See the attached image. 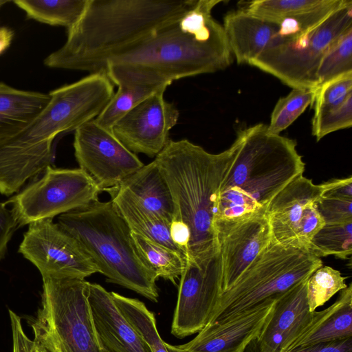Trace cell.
<instances>
[{"instance_id": "ba28073f", "label": "cell", "mask_w": 352, "mask_h": 352, "mask_svg": "<svg viewBox=\"0 0 352 352\" xmlns=\"http://www.w3.org/2000/svg\"><path fill=\"white\" fill-rule=\"evenodd\" d=\"M88 281L43 279L41 306L30 322L34 340L47 352H106L87 298Z\"/></svg>"}, {"instance_id": "f6af8a7d", "label": "cell", "mask_w": 352, "mask_h": 352, "mask_svg": "<svg viewBox=\"0 0 352 352\" xmlns=\"http://www.w3.org/2000/svg\"><path fill=\"white\" fill-rule=\"evenodd\" d=\"M10 2V1L8 0H0V8L3 6L4 4Z\"/></svg>"}, {"instance_id": "44dd1931", "label": "cell", "mask_w": 352, "mask_h": 352, "mask_svg": "<svg viewBox=\"0 0 352 352\" xmlns=\"http://www.w3.org/2000/svg\"><path fill=\"white\" fill-rule=\"evenodd\" d=\"M230 51L239 64L250 63L269 45L279 25L241 8L226 14L222 25Z\"/></svg>"}, {"instance_id": "9a60e30c", "label": "cell", "mask_w": 352, "mask_h": 352, "mask_svg": "<svg viewBox=\"0 0 352 352\" xmlns=\"http://www.w3.org/2000/svg\"><path fill=\"white\" fill-rule=\"evenodd\" d=\"M160 90L132 109L113 126L112 132L130 151L156 157L170 141V131L179 112Z\"/></svg>"}, {"instance_id": "7bdbcfd3", "label": "cell", "mask_w": 352, "mask_h": 352, "mask_svg": "<svg viewBox=\"0 0 352 352\" xmlns=\"http://www.w3.org/2000/svg\"><path fill=\"white\" fill-rule=\"evenodd\" d=\"M28 352H47V350L43 347L41 344L35 342L34 340H31L30 342Z\"/></svg>"}, {"instance_id": "ab89813d", "label": "cell", "mask_w": 352, "mask_h": 352, "mask_svg": "<svg viewBox=\"0 0 352 352\" xmlns=\"http://www.w3.org/2000/svg\"><path fill=\"white\" fill-rule=\"evenodd\" d=\"M12 337V352H28L31 339L25 333L21 317L8 309Z\"/></svg>"}, {"instance_id": "4dcf8cb0", "label": "cell", "mask_w": 352, "mask_h": 352, "mask_svg": "<svg viewBox=\"0 0 352 352\" xmlns=\"http://www.w3.org/2000/svg\"><path fill=\"white\" fill-rule=\"evenodd\" d=\"M352 72V28L324 54L318 67L317 88L336 77Z\"/></svg>"}, {"instance_id": "5b68a950", "label": "cell", "mask_w": 352, "mask_h": 352, "mask_svg": "<svg viewBox=\"0 0 352 352\" xmlns=\"http://www.w3.org/2000/svg\"><path fill=\"white\" fill-rule=\"evenodd\" d=\"M114 93V85L104 72L52 90L47 106L25 129L0 140V166L22 177L43 172L51 164L56 136L94 120Z\"/></svg>"}, {"instance_id": "9c48e42d", "label": "cell", "mask_w": 352, "mask_h": 352, "mask_svg": "<svg viewBox=\"0 0 352 352\" xmlns=\"http://www.w3.org/2000/svg\"><path fill=\"white\" fill-rule=\"evenodd\" d=\"M352 28V1L316 28L299 35L274 37L249 65L268 73L292 89H317L316 74L327 51Z\"/></svg>"}, {"instance_id": "484cf974", "label": "cell", "mask_w": 352, "mask_h": 352, "mask_svg": "<svg viewBox=\"0 0 352 352\" xmlns=\"http://www.w3.org/2000/svg\"><path fill=\"white\" fill-rule=\"evenodd\" d=\"M88 0H14L13 3L23 10L27 16L50 25H75L84 12Z\"/></svg>"}, {"instance_id": "4fadbf2b", "label": "cell", "mask_w": 352, "mask_h": 352, "mask_svg": "<svg viewBox=\"0 0 352 352\" xmlns=\"http://www.w3.org/2000/svg\"><path fill=\"white\" fill-rule=\"evenodd\" d=\"M74 155L79 168L101 191L119 186L144 164L116 137L94 120L74 131Z\"/></svg>"}, {"instance_id": "83f0119b", "label": "cell", "mask_w": 352, "mask_h": 352, "mask_svg": "<svg viewBox=\"0 0 352 352\" xmlns=\"http://www.w3.org/2000/svg\"><path fill=\"white\" fill-rule=\"evenodd\" d=\"M111 294L120 312L142 337L152 352H168L158 333L154 314L138 299L113 292Z\"/></svg>"}, {"instance_id": "f546056e", "label": "cell", "mask_w": 352, "mask_h": 352, "mask_svg": "<svg viewBox=\"0 0 352 352\" xmlns=\"http://www.w3.org/2000/svg\"><path fill=\"white\" fill-rule=\"evenodd\" d=\"M315 94L316 89H292L288 95L280 98L271 114L270 123L267 125L268 132L280 135L309 105H312Z\"/></svg>"}, {"instance_id": "8fae6325", "label": "cell", "mask_w": 352, "mask_h": 352, "mask_svg": "<svg viewBox=\"0 0 352 352\" xmlns=\"http://www.w3.org/2000/svg\"><path fill=\"white\" fill-rule=\"evenodd\" d=\"M19 252L38 270L43 279H85L98 272L78 240L53 219L30 223Z\"/></svg>"}, {"instance_id": "e575fe53", "label": "cell", "mask_w": 352, "mask_h": 352, "mask_svg": "<svg viewBox=\"0 0 352 352\" xmlns=\"http://www.w3.org/2000/svg\"><path fill=\"white\" fill-rule=\"evenodd\" d=\"M352 125V94L340 106L316 113L312 119V135L317 141L332 132Z\"/></svg>"}, {"instance_id": "cb8c5ba5", "label": "cell", "mask_w": 352, "mask_h": 352, "mask_svg": "<svg viewBox=\"0 0 352 352\" xmlns=\"http://www.w3.org/2000/svg\"><path fill=\"white\" fill-rule=\"evenodd\" d=\"M50 98L49 93L18 89L0 82V140L25 129Z\"/></svg>"}, {"instance_id": "ee69618b", "label": "cell", "mask_w": 352, "mask_h": 352, "mask_svg": "<svg viewBox=\"0 0 352 352\" xmlns=\"http://www.w3.org/2000/svg\"><path fill=\"white\" fill-rule=\"evenodd\" d=\"M164 344H165L168 352H182L177 347V346L169 344L165 342H164Z\"/></svg>"}, {"instance_id": "74e56055", "label": "cell", "mask_w": 352, "mask_h": 352, "mask_svg": "<svg viewBox=\"0 0 352 352\" xmlns=\"http://www.w3.org/2000/svg\"><path fill=\"white\" fill-rule=\"evenodd\" d=\"M325 225L317 209L316 203L310 204L305 210L297 227L295 248L309 250L314 235Z\"/></svg>"}, {"instance_id": "836d02e7", "label": "cell", "mask_w": 352, "mask_h": 352, "mask_svg": "<svg viewBox=\"0 0 352 352\" xmlns=\"http://www.w3.org/2000/svg\"><path fill=\"white\" fill-rule=\"evenodd\" d=\"M323 0H256L241 8L263 20L279 23L285 18L314 8Z\"/></svg>"}, {"instance_id": "8992f818", "label": "cell", "mask_w": 352, "mask_h": 352, "mask_svg": "<svg viewBox=\"0 0 352 352\" xmlns=\"http://www.w3.org/2000/svg\"><path fill=\"white\" fill-rule=\"evenodd\" d=\"M57 223L78 240L108 282L157 302V278L142 260L131 230L111 200L98 199L60 214Z\"/></svg>"}, {"instance_id": "277c9868", "label": "cell", "mask_w": 352, "mask_h": 352, "mask_svg": "<svg viewBox=\"0 0 352 352\" xmlns=\"http://www.w3.org/2000/svg\"><path fill=\"white\" fill-rule=\"evenodd\" d=\"M241 132V144L218 190L214 220L265 213L274 197L305 171L294 140L269 133L264 124Z\"/></svg>"}, {"instance_id": "d4e9b609", "label": "cell", "mask_w": 352, "mask_h": 352, "mask_svg": "<svg viewBox=\"0 0 352 352\" xmlns=\"http://www.w3.org/2000/svg\"><path fill=\"white\" fill-rule=\"evenodd\" d=\"M106 191L111 195V200L133 232L176 251L185 257L171 238V223L144 208L132 195L118 186Z\"/></svg>"}, {"instance_id": "7c38bea8", "label": "cell", "mask_w": 352, "mask_h": 352, "mask_svg": "<svg viewBox=\"0 0 352 352\" xmlns=\"http://www.w3.org/2000/svg\"><path fill=\"white\" fill-rule=\"evenodd\" d=\"M179 279L171 333L182 339L199 333L210 322L222 293L219 252L200 261L186 259Z\"/></svg>"}, {"instance_id": "7402d4cb", "label": "cell", "mask_w": 352, "mask_h": 352, "mask_svg": "<svg viewBox=\"0 0 352 352\" xmlns=\"http://www.w3.org/2000/svg\"><path fill=\"white\" fill-rule=\"evenodd\" d=\"M340 292L328 308L314 311L309 323L282 352L352 337L351 283Z\"/></svg>"}, {"instance_id": "d590c367", "label": "cell", "mask_w": 352, "mask_h": 352, "mask_svg": "<svg viewBox=\"0 0 352 352\" xmlns=\"http://www.w3.org/2000/svg\"><path fill=\"white\" fill-rule=\"evenodd\" d=\"M352 94V72L329 81L316 89L312 107L314 113L336 108Z\"/></svg>"}, {"instance_id": "60d3db41", "label": "cell", "mask_w": 352, "mask_h": 352, "mask_svg": "<svg viewBox=\"0 0 352 352\" xmlns=\"http://www.w3.org/2000/svg\"><path fill=\"white\" fill-rule=\"evenodd\" d=\"M288 352H352V337L296 348Z\"/></svg>"}, {"instance_id": "3957f363", "label": "cell", "mask_w": 352, "mask_h": 352, "mask_svg": "<svg viewBox=\"0 0 352 352\" xmlns=\"http://www.w3.org/2000/svg\"><path fill=\"white\" fill-rule=\"evenodd\" d=\"M242 140L241 130L231 146L213 154L188 140H170L154 160L171 192L173 221L190 232L186 259L200 261L218 252L213 227L217 196Z\"/></svg>"}, {"instance_id": "52a82bcc", "label": "cell", "mask_w": 352, "mask_h": 352, "mask_svg": "<svg viewBox=\"0 0 352 352\" xmlns=\"http://www.w3.org/2000/svg\"><path fill=\"white\" fill-rule=\"evenodd\" d=\"M322 266L320 258L309 251L271 240L238 280L221 293L208 324L230 319L277 298Z\"/></svg>"}, {"instance_id": "ffe728a7", "label": "cell", "mask_w": 352, "mask_h": 352, "mask_svg": "<svg viewBox=\"0 0 352 352\" xmlns=\"http://www.w3.org/2000/svg\"><path fill=\"white\" fill-rule=\"evenodd\" d=\"M104 72L118 88L94 120L111 131L132 109L156 92L166 90L171 84L155 76L123 67H108Z\"/></svg>"}, {"instance_id": "f1b7e54d", "label": "cell", "mask_w": 352, "mask_h": 352, "mask_svg": "<svg viewBox=\"0 0 352 352\" xmlns=\"http://www.w3.org/2000/svg\"><path fill=\"white\" fill-rule=\"evenodd\" d=\"M309 250L318 258L347 259L352 253V222L325 224L311 239Z\"/></svg>"}, {"instance_id": "603a6c76", "label": "cell", "mask_w": 352, "mask_h": 352, "mask_svg": "<svg viewBox=\"0 0 352 352\" xmlns=\"http://www.w3.org/2000/svg\"><path fill=\"white\" fill-rule=\"evenodd\" d=\"M118 187L127 191L146 210L172 222L175 207L171 192L154 160L130 175Z\"/></svg>"}, {"instance_id": "6da1fadb", "label": "cell", "mask_w": 352, "mask_h": 352, "mask_svg": "<svg viewBox=\"0 0 352 352\" xmlns=\"http://www.w3.org/2000/svg\"><path fill=\"white\" fill-rule=\"evenodd\" d=\"M197 0H88L65 44L44 60L50 68L102 72L105 63L179 20Z\"/></svg>"}, {"instance_id": "e0dca14e", "label": "cell", "mask_w": 352, "mask_h": 352, "mask_svg": "<svg viewBox=\"0 0 352 352\" xmlns=\"http://www.w3.org/2000/svg\"><path fill=\"white\" fill-rule=\"evenodd\" d=\"M337 182L338 179L315 184L303 175L290 182L274 197L265 210L271 240L295 248L297 227L305 209L317 203Z\"/></svg>"}, {"instance_id": "d6a6232c", "label": "cell", "mask_w": 352, "mask_h": 352, "mask_svg": "<svg viewBox=\"0 0 352 352\" xmlns=\"http://www.w3.org/2000/svg\"><path fill=\"white\" fill-rule=\"evenodd\" d=\"M349 0H323L319 6L282 20L274 37L287 38L307 32L326 19Z\"/></svg>"}, {"instance_id": "b9f144b4", "label": "cell", "mask_w": 352, "mask_h": 352, "mask_svg": "<svg viewBox=\"0 0 352 352\" xmlns=\"http://www.w3.org/2000/svg\"><path fill=\"white\" fill-rule=\"evenodd\" d=\"M14 32L6 27H0V54L11 44Z\"/></svg>"}, {"instance_id": "bcb514c9", "label": "cell", "mask_w": 352, "mask_h": 352, "mask_svg": "<svg viewBox=\"0 0 352 352\" xmlns=\"http://www.w3.org/2000/svg\"><path fill=\"white\" fill-rule=\"evenodd\" d=\"M107 352V351H106Z\"/></svg>"}, {"instance_id": "7a4b0ae2", "label": "cell", "mask_w": 352, "mask_h": 352, "mask_svg": "<svg viewBox=\"0 0 352 352\" xmlns=\"http://www.w3.org/2000/svg\"><path fill=\"white\" fill-rule=\"evenodd\" d=\"M221 0H197L179 20L109 58L104 64L152 74L170 82L223 69L232 54L223 26L212 16Z\"/></svg>"}, {"instance_id": "d6986e66", "label": "cell", "mask_w": 352, "mask_h": 352, "mask_svg": "<svg viewBox=\"0 0 352 352\" xmlns=\"http://www.w3.org/2000/svg\"><path fill=\"white\" fill-rule=\"evenodd\" d=\"M307 279L276 298L272 316L256 339L259 352H282L309 323L314 311H309L307 301Z\"/></svg>"}, {"instance_id": "2e32d148", "label": "cell", "mask_w": 352, "mask_h": 352, "mask_svg": "<svg viewBox=\"0 0 352 352\" xmlns=\"http://www.w3.org/2000/svg\"><path fill=\"white\" fill-rule=\"evenodd\" d=\"M276 298L268 299L230 319L208 324L190 342L177 347L182 352H244L267 325Z\"/></svg>"}, {"instance_id": "f35d334b", "label": "cell", "mask_w": 352, "mask_h": 352, "mask_svg": "<svg viewBox=\"0 0 352 352\" xmlns=\"http://www.w3.org/2000/svg\"><path fill=\"white\" fill-rule=\"evenodd\" d=\"M18 228L12 210L6 207V203L0 202V261L4 258L8 242Z\"/></svg>"}, {"instance_id": "ac0fdd59", "label": "cell", "mask_w": 352, "mask_h": 352, "mask_svg": "<svg viewBox=\"0 0 352 352\" xmlns=\"http://www.w3.org/2000/svg\"><path fill=\"white\" fill-rule=\"evenodd\" d=\"M87 298L98 336L107 352H152L120 312L111 292L88 282Z\"/></svg>"}, {"instance_id": "1f68e13d", "label": "cell", "mask_w": 352, "mask_h": 352, "mask_svg": "<svg viewBox=\"0 0 352 352\" xmlns=\"http://www.w3.org/2000/svg\"><path fill=\"white\" fill-rule=\"evenodd\" d=\"M346 277L329 266L318 268L307 280V301L310 312L322 306L337 292L346 288Z\"/></svg>"}, {"instance_id": "5bb4252c", "label": "cell", "mask_w": 352, "mask_h": 352, "mask_svg": "<svg viewBox=\"0 0 352 352\" xmlns=\"http://www.w3.org/2000/svg\"><path fill=\"white\" fill-rule=\"evenodd\" d=\"M213 227L222 272V292L228 289L271 241L265 213L215 219Z\"/></svg>"}, {"instance_id": "30bf717a", "label": "cell", "mask_w": 352, "mask_h": 352, "mask_svg": "<svg viewBox=\"0 0 352 352\" xmlns=\"http://www.w3.org/2000/svg\"><path fill=\"white\" fill-rule=\"evenodd\" d=\"M44 174L12 197L11 204L19 228L45 219H53L85 208L98 199L101 190L81 168L47 166Z\"/></svg>"}, {"instance_id": "4316f807", "label": "cell", "mask_w": 352, "mask_h": 352, "mask_svg": "<svg viewBox=\"0 0 352 352\" xmlns=\"http://www.w3.org/2000/svg\"><path fill=\"white\" fill-rule=\"evenodd\" d=\"M136 249L146 266L158 278L176 285L186 265V258L179 252L132 232Z\"/></svg>"}, {"instance_id": "8d00e7d4", "label": "cell", "mask_w": 352, "mask_h": 352, "mask_svg": "<svg viewBox=\"0 0 352 352\" xmlns=\"http://www.w3.org/2000/svg\"><path fill=\"white\" fill-rule=\"evenodd\" d=\"M325 224L352 222V199L323 194L316 203Z\"/></svg>"}]
</instances>
